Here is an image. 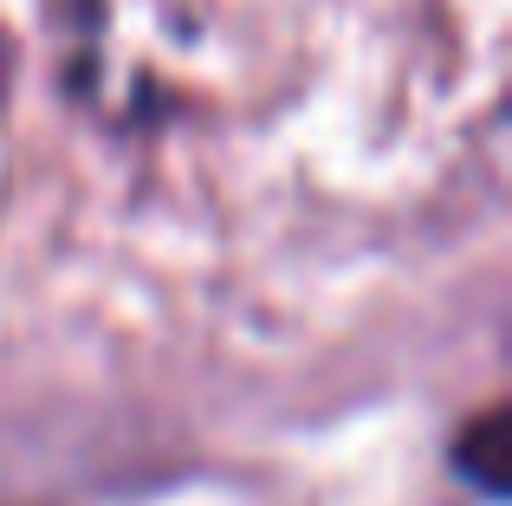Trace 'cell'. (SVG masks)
<instances>
[{
  "mask_svg": "<svg viewBox=\"0 0 512 506\" xmlns=\"http://www.w3.org/2000/svg\"><path fill=\"white\" fill-rule=\"evenodd\" d=\"M7 78H13V46H7V33H0V98H7Z\"/></svg>",
  "mask_w": 512,
  "mask_h": 506,
  "instance_id": "1",
  "label": "cell"
}]
</instances>
